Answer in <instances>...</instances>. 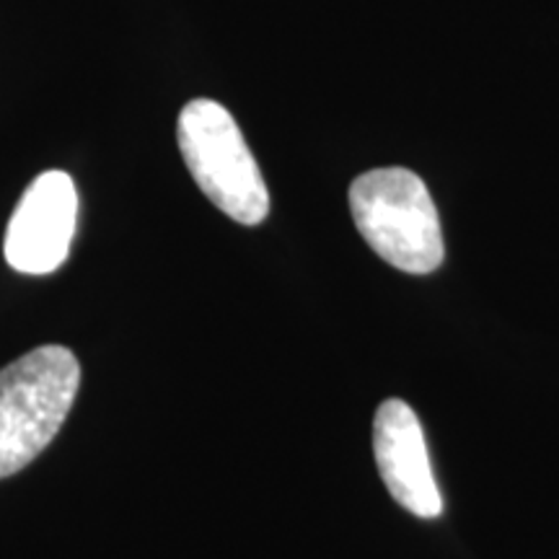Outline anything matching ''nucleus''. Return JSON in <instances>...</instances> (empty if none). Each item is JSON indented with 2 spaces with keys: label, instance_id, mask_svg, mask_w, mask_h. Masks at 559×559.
Instances as JSON below:
<instances>
[{
  "label": "nucleus",
  "instance_id": "nucleus-1",
  "mask_svg": "<svg viewBox=\"0 0 559 559\" xmlns=\"http://www.w3.org/2000/svg\"><path fill=\"white\" fill-rule=\"evenodd\" d=\"M349 213L368 247L391 267L430 275L443 264L436 202L415 171L389 166L360 174L349 185Z\"/></svg>",
  "mask_w": 559,
  "mask_h": 559
},
{
  "label": "nucleus",
  "instance_id": "nucleus-2",
  "mask_svg": "<svg viewBox=\"0 0 559 559\" xmlns=\"http://www.w3.org/2000/svg\"><path fill=\"white\" fill-rule=\"evenodd\" d=\"M81 386L79 358L45 345L0 370V479L29 466L66 423Z\"/></svg>",
  "mask_w": 559,
  "mask_h": 559
},
{
  "label": "nucleus",
  "instance_id": "nucleus-3",
  "mask_svg": "<svg viewBox=\"0 0 559 559\" xmlns=\"http://www.w3.org/2000/svg\"><path fill=\"white\" fill-rule=\"evenodd\" d=\"M181 158L194 185L221 213L241 226H260L270 213V192L234 115L213 99H194L177 122Z\"/></svg>",
  "mask_w": 559,
  "mask_h": 559
},
{
  "label": "nucleus",
  "instance_id": "nucleus-4",
  "mask_svg": "<svg viewBox=\"0 0 559 559\" xmlns=\"http://www.w3.org/2000/svg\"><path fill=\"white\" fill-rule=\"evenodd\" d=\"M79 223V192L66 171H45L13 210L5 262L24 275H50L68 260Z\"/></svg>",
  "mask_w": 559,
  "mask_h": 559
},
{
  "label": "nucleus",
  "instance_id": "nucleus-5",
  "mask_svg": "<svg viewBox=\"0 0 559 559\" xmlns=\"http://www.w3.org/2000/svg\"><path fill=\"white\" fill-rule=\"evenodd\" d=\"M373 451L389 495L419 519L443 513L440 489L415 409L402 400H386L373 419Z\"/></svg>",
  "mask_w": 559,
  "mask_h": 559
}]
</instances>
